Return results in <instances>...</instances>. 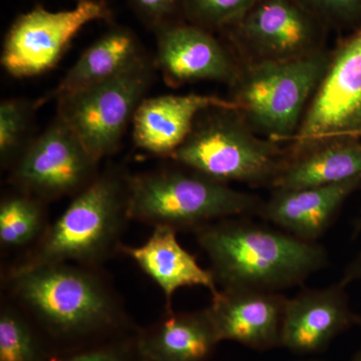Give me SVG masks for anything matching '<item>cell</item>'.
<instances>
[{"instance_id": "cell-1", "label": "cell", "mask_w": 361, "mask_h": 361, "mask_svg": "<svg viewBox=\"0 0 361 361\" xmlns=\"http://www.w3.org/2000/svg\"><path fill=\"white\" fill-rule=\"evenodd\" d=\"M195 232L221 289L279 292L329 264V253L318 242L246 217L217 221Z\"/></svg>"}, {"instance_id": "cell-2", "label": "cell", "mask_w": 361, "mask_h": 361, "mask_svg": "<svg viewBox=\"0 0 361 361\" xmlns=\"http://www.w3.org/2000/svg\"><path fill=\"white\" fill-rule=\"evenodd\" d=\"M11 279L47 343L58 344L63 355L127 336L115 300L89 271L61 263L11 273Z\"/></svg>"}, {"instance_id": "cell-3", "label": "cell", "mask_w": 361, "mask_h": 361, "mask_svg": "<svg viewBox=\"0 0 361 361\" xmlns=\"http://www.w3.org/2000/svg\"><path fill=\"white\" fill-rule=\"evenodd\" d=\"M126 218H129L128 180L110 173L99 176L78 192L11 273L61 263L99 262L116 245Z\"/></svg>"}, {"instance_id": "cell-4", "label": "cell", "mask_w": 361, "mask_h": 361, "mask_svg": "<svg viewBox=\"0 0 361 361\" xmlns=\"http://www.w3.org/2000/svg\"><path fill=\"white\" fill-rule=\"evenodd\" d=\"M262 203L196 172L164 171L128 180V217L154 227L196 231L217 221L258 215Z\"/></svg>"}, {"instance_id": "cell-5", "label": "cell", "mask_w": 361, "mask_h": 361, "mask_svg": "<svg viewBox=\"0 0 361 361\" xmlns=\"http://www.w3.org/2000/svg\"><path fill=\"white\" fill-rule=\"evenodd\" d=\"M331 56L317 51L285 61H257L237 77L235 103L247 122L273 141H289L322 82Z\"/></svg>"}, {"instance_id": "cell-6", "label": "cell", "mask_w": 361, "mask_h": 361, "mask_svg": "<svg viewBox=\"0 0 361 361\" xmlns=\"http://www.w3.org/2000/svg\"><path fill=\"white\" fill-rule=\"evenodd\" d=\"M232 111L217 109L205 121L196 122L170 158L224 184H272L285 163L277 142L254 135Z\"/></svg>"}, {"instance_id": "cell-7", "label": "cell", "mask_w": 361, "mask_h": 361, "mask_svg": "<svg viewBox=\"0 0 361 361\" xmlns=\"http://www.w3.org/2000/svg\"><path fill=\"white\" fill-rule=\"evenodd\" d=\"M152 82L146 56L115 78L59 97L58 116L99 161L118 149Z\"/></svg>"}, {"instance_id": "cell-8", "label": "cell", "mask_w": 361, "mask_h": 361, "mask_svg": "<svg viewBox=\"0 0 361 361\" xmlns=\"http://www.w3.org/2000/svg\"><path fill=\"white\" fill-rule=\"evenodd\" d=\"M111 18L106 0H78L71 8L59 11L35 6L20 14L9 28L1 65L14 78L42 75L58 65L71 40L85 25Z\"/></svg>"}, {"instance_id": "cell-9", "label": "cell", "mask_w": 361, "mask_h": 361, "mask_svg": "<svg viewBox=\"0 0 361 361\" xmlns=\"http://www.w3.org/2000/svg\"><path fill=\"white\" fill-rule=\"evenodd\" d=\"M313 96L290 139L297 153L361 130V23L337 47Z\"/></svg>"}, {"instance_id": "cell-10", "label": "cell", "mask_w": 361, "mask_h": 361, "mask_svg": "<svg viewBox=\"0 0 361 361\" xmlns=\"http://www.w3.org/2000/svg\"><path fill=\"white\" fill-rule=\"evenodd\" d=\"M97 163L58 116L16 159L13 180L35 198H58L78 194L96 179Z\"/></svg>"}, {"instance_id": "cell-11", "label": "cell", "mask_w": 361, "mask_h": 361, "mask_svg": "<svg viewBox=\"0 0 361 361\" xmlns=\"http://www.w3.org/2000/svg\"><path fill=\"white\" fill-rule=\"evenodd\" d=\"M323 25L296 0H259L231 27L237 40L263 61L300 58L319 51Z\"/></svg>"}, {"instance_id": "cell-12", "label": "cell", "mask_w": 361, "mask_h": 361, "mask_svg": "<svg viewBox=\"0 0 361 361\" xmlns=\"http://www.w3.org/2000/svg\"><path fill=\"white\" fill-rule=\"evenodd\" d=\"M346 285L339 281L324 288H308L287 298L281 346L296 355L325 350L336 337L358 323L351 310Z\"/></svg>"}, {"instance_id": "cell-13", "label": "cell", "mask_w": 361, "mask_h": 361, "mask_svg": "<svg viewBox=\"0 0 361 361\" xmlns=\"http://www.w3.org/2000/svg\"><path fill=\"white\" fill-rule=\"evenodd\" d=\"M287 298L279 292L220 289L207 307L220 341L255 350L281 348Z\"/></svg>"}, {"instance_id": "cell-14", "label": "cell", "mask_w": 361, "mask_h": 361, "mask_svg": "<svg viewBox=\"0 0 361 361\" xmlns=\"http://www.w3.org/2000/svg\"><path fill=\"white\" fill-rule=\"evenodd\" d=\"M155 32L156 65L168 84L236 80V66L229 54L209 30L191 23H173Z\"/></svg>"}, {"instance_id": "cell-15", "label": "cell", "mask_w": 361, "mask_h": 361, "mask_svg": "<svg viewBox=\"0 0 361 361\" xmlns=\"http://www.w3.org/2000/svg\"><path fill=\"white\" fill-rule=\"evenodd\" d=\"M212 109L239 110L234 101L207 94L146 97L133 118L135 146L147 153L170 158L191 134L198 116Z\"/></svg>"}, {"instance_id": "cell-16", "label": "cell", "mask_w": 361, "mask_h": 361, "mask_svg": "<svg viewBox=\"0 0 361 361\" xmlns=\"http://www.w3.org/2000/svg\"><path fill=\"white\" fill-rule=\"evenodd\" d=\"M360 185L361 178H356L329 186L276 189L263 202L258 216L297 238L317 242Z\"/></svg>"}, {"instance_id": "cell-17", "label": "cell", "mask_w": 361, "mask_h": 361, "mask_svg": "<svg viewBox=\"0 0 361 361\" xmlns=\"http://www.w3.org/2000/svg\"><path fill=\"white\" fill-rule=\"evenodd\" d=\"M122 249L160 287L167 311L172 310L173 296L183 287H205L212 295L219 291L212 272L201 267L195 256L180 245L174 228L155 226L142 245Z\"/></svg>"}, {"instance_id": "cell-18", "label": "cell", "mask_w": 361, "mask_h": 361, "mask_svg": "<svg viewBox=\"0 0 361 361\" xmlns=\"http://www.w3.org/2000/svg\"><path fill=\"white\" fill-rule=\"evenodd\" d=\"M206 310L167 311L147 329L137 332V345L144 361H207L219 343Z\"/></svg>"}, {"instance_id": "cell-19", "label": "cell", "mask_w": 361, "mask_h": 361, "mask_svg": "<svg viewBox=\"0 0 361 361\" xmlns=\"http://www.w3.org/2000/svg\"><path fill=\"white\" fill-rule=\"evenodd\" d=\"M361 178V142L342 137L296 153L285 161L271 186L275 190L329 186Z\"/></svg>"}, {"instance_id": "cell-20", "label": "cell", "mask_w": 361, "mask_h": 361, "mask_svg": "<svg viewBox=\"0 0 361 361\" xmlns=\"http://www.w3.org/2000/svg\"><path fill=\"white\" fill-rule=\"evenodd\" d=\"M146 58L137 35L126 26L115 25L104 32L75 61L63 80L45 99H56L106 82Z\"/></svg>"}, {"instance_id": "cell-21", "label": "cell", "mask_w": 361, "mask_h": 361, "mask_svg": "<svg viewBox=\"0 0 361 361\" xmlns=\"http://www.w3.org/2000/svg\"><path fill=\"white\" fill-rule=\"evenodd\" d=\"M56 357L30 323L13 310L0 314V361H51Z\"/></svg>"}, {"instance_id": "cell-22", "label": "cell", "mask_w": 361, "mask_h": 361, "mask_svg": "<svg viewBox=\"0 0 361 361\" xmlns=\"http://www.w3.org/2000/svg\"><path fill=\"white\" fill-rule=\"evenodd\" d=\"M44 215L37 199L23 193L4 199L0 205V242L23 246L42 232Z\"/></svg>"}, {"instance_id": "cell-23", "label": "cell", "mask_w": 361, "mask_h": 361, "mask_svg": "<svg viewBox=\"0 0 361 361\" xmlns=\"http://www.w3.org/2000/svg\"><path fill=\"white\" fill-rule=\"evenodd\" d=\"M259 0H180L182 13L191 25L204 30L228 28Z\"/></svg>"}, {"instance_id": "cell-24", "label": "cell", "mask_w": 361, "mask_h": 361, "mask_svg": "<svg viewBox=\"0 0 361 361\" xmlns=\"http://www.w3.org/2000/svg\"><path fill=\"white\" fill-rule=\"evenodd\" d=\"M32 109L23 99H4L0 104V159L7 165L25 149Z\"/></svg>"}, {"instance_id": "cell-25", "label": "cell", "mask_w": 361, "mask_h": 361, "mask_svg": "<svg viewBox=\"0 0 361 361\" xmlns=\"http://www.w3.org/2000/svg\"><path fill=\"white\" fill-rule=\"evenodd\" d=\"M51 361H144L137 345V332L77 353L56 356Z\"/></svg>"}, {"instance_id": "cell-26", "label": "cell", "mask_w": 361, "mask_h": 361, "mask_svg": "<svg viewBox=\"0 0 361 361\" xmlns=\"http://www.w3.org/2000/svg\"><path fill=\"white\" fill-rule=\"evenodd\" d=\"M324 25L361 23V0H296Z\"/></svg>"}, {"instance_id": "cell-27", "label": "cell", "mask_w": 361, "mask_h": 361, "mask_svg": "<svg viewBox=\"0 0 361 361\" xmlns=\"http://www.w3.org/2000/svg\"><path fill=\"white\" fill-rule=\"evenodd\" d=\"M130 6L152 30L173 23L178 11L182 13L180 0H129Z\"/></svg>"}, {"instance_id": "cell-28", "label": "cell", "mask_w": 361, "mask_h": 361, "mask_svg": "<svg viewBox=\"0 0 361 361\" xmlns=\"http://www.w3.org/2000/svg\"><path fill=\"white\" fill-rule=\"evenodd\" d=\"M341 281L346 286L361 281V252L345 268Z\"/></svg>"}, {"instance_id": "cell-29", "label": "cell", "mask_w": 361, "mask_h": 361, "mask_svg": "<svg viewBox=\"0 0 361 361\" xmlns=\"http://www.w3.org/2000/svg\"><path fill=\"white\" fill-rule=\"evenodd\" d=\"M360 234H361V217L356 221L355 226H353V235L357 236Z\"/></svg>"}, {"instance_id": "cell-30", "label": "cell", "mask_w": 361, "mask_h": 361, "mask_svg": "<svg viewBox=\"0 0 361 361\" xmlns=\"http://www.w3.org/2000/svg\"><path fill=\"white\" fill-rule=\"evenodd\" d=\"M353 361H361V349L356 353L355 357H353Z\"/></svg>"}, {"instance_id": "cell-31", "label": "cell", "mask_w": 361, "mask_h": 361, "mask_svg": "<svg viewBox=\"0 0 361 361\" xmlns=\"http://www.w3.org/2000/svg\"><path fill=\"white\" fill-rule=\"evenodd\" d=\"M350 137H353V139H361V130H360V132L355 133V134L351 135Z\"/></svg>"}, {"instance_id": "cell-32", "label": "cell", "mask_w": 361, "mask_h": 361, "mask_svg": "<svg viewBox=\"0 0 361 361\" xmlns=\"http://www.w3.org/2000/svg\"><path fill=\"white\" fill-rule=\"evenodd\" d=\"M357 324H360V326H361V316H360V317H358V323Z\"/></svg>"}, {"instance_id": "cell-33", "label": "cell", "mask_w": 361, "mask_h": 361, "mask_svg": "<svg viewBox=\"0 0 361 361\" xmlns=\"http://www.w3.org/2000/svg\"><path fill=\"white\" fill-rule=\"evenodd\" d=\"M307 361H322V360H307Z\"/></svg>"}]
</instances>
